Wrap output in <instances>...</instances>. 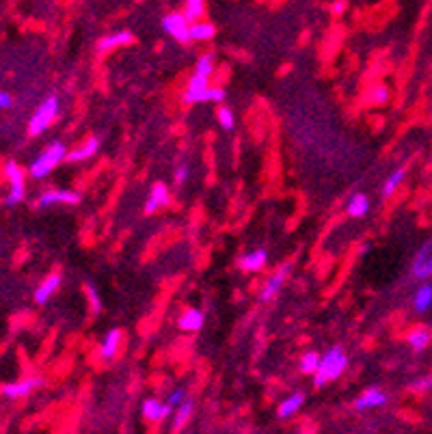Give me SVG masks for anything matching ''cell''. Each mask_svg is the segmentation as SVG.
Segmentation results:
<instances>
[{
	"label": "cell",
	"instance_id": "2",
	"mask_svg": "<svg viewBox=\"0 0 432 434\" xmlns=\"http://www.w3.org/2000/svg\"><path fill=\"white\" fill-rule=\"evenodd\" d=\"M65 158H67V149H65V145H63V143H58V141H54L50 147H46V152L39 154V156L33 160V164H31V175H33L35 179L46 177V175H50V173L56 169V164H61Z\"/></svg>",
	"mask_w": 432,
	"mask_h": 434
},
{
	"label": "cell",
	"instance_id": "5",
	"mask_svg": "<svg viewBox=\"0 0 432 434\" xmlns=\"http://www.w3.org/2000/svg\"><path fill=\"white\" fill-rule=\"evenodd\" d=\"M7 179H9V197L7 203L9 205H18L24 197H26V188H24V171L20 169L18 162H7Z\"/></svg>",
	"mask_w": 432,
	"mask_h": 434
},
{
	"label": "cell",
	"instance_id": "18",
	"mask_svg": "<svg viewBox=\"0 0 432 434\" xmlns=\"http://www.w3.org/2000/svg\"><path fill=\"white\" fill-rule=\"evenodd\" d=\"M303 402H305V396H303V393H292V396H288L286 400H283V402L279 404L277 415H279L281 419H288V417H292V415H296V413L301 411Z\"/></svg>",
	"mask_w": 432,
	"mask_h": 434
},
{
	"label": "cell",
	"instance_id": "27",
	"mask_svg": "<svg viewBox=\"0 0 432 434\" xmlns=\"http://www.w3.org/2000/svg\"><path fill=\"white\" fill-rule=\"evenodd\" d=\"M190 415H192V402L184 400L180 407H177V413H175V419H173V430H182L190 419Z\"/></svg>",
	"mask_w": 432,
	"mask_h": 434
},
{
	"label": "cell",
	"instance_id": "8",
	"mask_svg": "<svg viewBox=\"0 0 432 434\" xmlns=\"http://www.w3.org/2000/svg\"><path fill=\"white\" fill-rule=\"evenodd\" d=\"M387 393L383 391V389L378 387H372V389H365V391L354 400V409L356 411H372V409H380L387 404Z\"/></svg>",
	"mask_w": 432,
	"mask_h": 434
},
{
	"label": "cell",
	"instance_id": "32",
	"mask_svg": "<svg viewBox=\"0 0 432 434\" xmlns=\"http://www.w3.org/2000/svg\"><path fill=\"white\" fill-rule=\"evenodd\" d=\"M87 296H89V301H91V309H93V313H98V311H100V307H102V303H100V296H98V292H95V288L91 286V283H89V286H87Z\"/></svg>",
	"mask_w": 432,
	"mask_h": 434
},
{
	"label": "cell",
	"instance_id": "21",
	"mask_svg": "<svg viewBox=\"0 0 432 434\" xmlns=\"http://www.w3.org/2000/svg\"><path fill=\"white\" fill-rule=\"evenodd\" d=\"M430 307H432V286H420V290L415 292V296H413V309L417 311V313H426V311H430Z\"/></svg>",
	"mask_w": 432,
	"mask_h": 434
},
{
	"label": "cell",
	"instance_id": "13",
	"mask_svg": "<svg viewBox=\"0 0 432 434\" xmlns=\"http://www.w3.org/2000/svg\"><path fill=\"white\" fill-rule=\"evenodd\" d=\"M167 203H169V188L165 184H154L150 190V199L145 203V214H154Z\"/></svg>",
	"mask_w": 432,
	"mask_h": 434
},
{
	"label": "cell",
	"instance_id": "22",
	"mask_svg": "<svg viewBox=\"0 0 432 434\" xmlns=\"http://www.w3.org/2000/svg\"><path fill=\"white\" fill-rule=\"evenodd\" d=\"M214 35H216V28L210 22L197 20V22L190 24V39H195V41H210Z\"/></svg>",
	"mask_w": 432,
	"mask_h": 434
},
{
	"label": "cell",
	"instance_id": "25",
	"mask_svg": "<svg viewBox=\"0 0 432 434\" xmlns=\"http://www.w3.org/2000/svg\"><path fill=\"white\" fill-rule=\"evenodd\" d=\"M405 177H407V169H398V171H394L389 177H387V182H385V186H383V197H385V199H389L391 194L400 188V184L405 182Z\"/></svg>",
	"mask_w": 432,
	"mask_h": 434
},
{
	"label": "cell",
	"instance_id": "38",
	"mask_svg": "<svg viewBox=\"0 0 432 434\" xmlns=\"http://www.w3.org/2000/svg\"><path fill=\"white\" fill-rule=\"evenodd\" d=\"M344 9H346L344 0H337V3H333V13H344Z\"/></svg>",
	"mask_w": 432,
	"mask_h": 434
},
{
	"label": "cell",
	"instance_id": "31",
	"mask_svg": "<svg viewBox=\"0 0 432 434\" xmlns=\"http://www.w3.org/2000/svg\"><path fill=\"white\" fill-rule=\"evenodd\" d=\"M216 119H218V124H220L223 128H225V130H231V128H234V124H236L234 113H231L229 108H225V106H220V108H218Z\"/></svg>",
	"mask_w": 432,
	"mask_h": 434
},
{
	"label": "cell",
	"instance_id": "11",
	"mask_svg": "<svg viewBox=\"0 0 432 434\" xmlns=\"http://www.w3.org/2000/svg\"><path fill=\"white\" fill-rule=\"evenodd\" d=\"M288 273H290V266H281L275 275H271V279L266 281V286H264V290L260 294V301L262 303H271L273 298L279 294V290L283 288V283H286Z\"/></svg>",
	"mask_w": 432,
	"mask_h": 434
},
{
	"label": "cell",
	"instance_id": "15",
	"mask_svg": "<svg viewBox=\"0 0 432 434\" xmlns=\"http://www.w3.org/2000/svg\"><path fill=\"white\" fill-rule=\"evenodd\" d=\"M58 286H61V275H58V273L48 275L46 279L41 281V286L35 290V303H37V305L48 303V301H50V296L58 290Z\"/></svg>",
	"mask_w": 432,
	"mask_h": 434
},
{
	"label": "cell",
	"instance_id": "10",
	"mask_svg": "<svg viewBox=\"0 0 432 434\" xmlns=\"http://www.w3.org/2000/svg\"><path fill=\"white\" fill-rule=\"evenodd\" d=\"M171 411H173V407L169 402H160L156 398H147L143 402V417L147 419V422L158 424V422H162V419H167L171 415Z\"/></svg>",
	"mask_w": 432,
	"mask_h": 434
},
{
	"label": "cell",
	"instance_id": "36",
	"mask_svg": "<svg viewBox=\"0 0 432 434\" xmlns=\"http://www.w3.org/2000/svg\"><path fill=\"white\" fill-rule=\"evenodd\" d=\"M11 104H13V98L5 91H0V111H5V108H11Z\"/></svg>",
	"mask_w": 432,
	"mask_h": 434
},
{
	"label": "cell",
	"instance_id": "34",
	"mask_svg": "<svg viewBox=\"0 0 432 434\" xmlns=\"http://www.w3.org/2000/svg\"><path fill=\"white\" fill-rule=\"evenodd\" d=\"M184 400H186V396H184V389H175V391L169 396V400H167V402L171 404L173 409H177V407H180V404H182Z\"/></svg>",
	"mask_w": 432,
	"mask_h": 434
},
{
	"label": "cell",
	"instance_id": "30",
	"mask_svg": "<svg viewBox=\"0 0 432 434\" xmlns=\"http://www.w3.org/2000/svg\"><path fill=\"white\" fill-rule=\"evenodd\" d=\"M411 391L415 393H428L432 391V374H428V376H422V378H415L411 385H409Z\"/></svg>",
	"mask_w": 432,
	"mask_h": 434
},
{
	"label": "cell",
	"instance_id": "12",
	"mask_svg": "<svg viewBox=\"0 0 432 434\" xmlns=\"http://www.w3.org/2000/svg\"><path fill=\"white\" fill-rule=\"evenodd\" d=\"M80 201V194L73 192V190H48L43 192L39 197V205L41 207H50L56 203H69V205H76Z\"/></svg>",
	"mask_w": 432,
	"mask_h": 434
},
{
	"label": "cell",
	"instance_id": "17",
	"mask_svg": "<svg viewBox=\"0 0 432 434\" xmlns=\"http://www.w3.org/2000/svg\"><path fill=\"white\" fill-rule=\"evenodd\" d=\"M134 41V35L130 31H117L113 35H106L100 43H98V50L100 52H106V50H113V48H122V46H130V43Z\"/></svg>",
	"mask_w": 432,
	"mask_h": 434
},
{
	"label": "cell",
	"instance_id": "1",
	"mask_svg": "<svg viewBox=\"0 0 432 434\" xmlns=\"http://www.w3.org/2000/svg\"><path fill=\"white\" fill-rule=\"evenodd\" d=\"M348 367V354L344 352L341 346H333L324 352V356L320 358V367L314 374V385L316 387H324L331 380H337L341 374Z\"/></svg>",
	"mask_w": 432,
	"mask_h": 434
},
{
	"label": "cell",
	"instance_id": "4",
	"mask_svg": "<svg viewBox=\"0 0 432 434\" xmlns=\"http://www.w3.org/2000/svg\"><path fill=\"white\" fill-rule=\"evenodd\" d=\"M190 24L192 22L180 11H173V13H169V16L162 18V28H165V33L171 35L175 41H180V43L192 41L190 39Z\"/></svg>",
	"mask_w": 432,
	"mask_h": 434
},
{
	"label": "cell",
	"instance_id": "14",
	"mask_svg": "<svg viewBox=\"0 0 432 434\" xmlns=\"http://www.w3.org/2000/svg\"><path fill=\"white\" fill-rule=\"evenodd\" d=\"M203 322H205L203 311L190 307L180 316V320H177V326H180L182 331H186V333H197V331H201V328H203Z\"/></svg>",
	"mask_w": 432,
	"mask_h": 434
},
{
	"label": "cell",
	"instance_id": "20",
	"mask_svg": "<svg viewBox=\"0 0 432 434\" xmlns=\"http://www.w3.org/2000/svg\"><path fill=\"white\" fill-rule=\"evenodd\" d=\"M119 343H122V331H119V328H113V331L106 333V337H104L102 346H100L102 358H113L119 350Z\"/></svg>",
	"mask_w": 432,
	"mask_h": 434
},
{
	"label": "cell",
	"instance_id": "26",
	"mask_svg": "<svg viewBox=\"0 0 432 434\" xmlns=\"http://www.w3.org/2000/svg\"><path fill=\"white\" fill-rule=\"evenodd\" d=\"M203 13H205V0H184V16L190 22L201 20Z\"/></svg>",
	"mask_w": 432,
	"mask_h": 434
},
{
	"label": "cell",
	"instance_id": "19",
	"mask_svg": "<svg viewBox=\"0 0 432 434\" xmlns=\"http://www.w3.org/2000/svg\"><path fill=\"white\" fill-rule=\"evenodd\" d=\"M98 149H100V139L93 137V139H89L82 147H76L73 152H69L67 154V160L69 162H84L89 158H93Z\"/></svg>",
	"mask_w": 432,
	"mask_h": 434
},
{
	"label": "cell",
	"instance_id": "3",
	"mask_svg": "<svg viewBox=\"0 0 432 434\" xmlns=\"http://www.w3.org/2000/svg\"><path fill=\"white\" fill-rule=\"evenodd\" d=\"M56 115H58V100L54 95L43 100L37 106V111L33 113L31 122H28V132H31L33 137H37V134H41L43 130H48L52 126Z\"/></svg>",
	"mask_w": 432,
	"mask_h": 434
},
{
	"label": "cell",
	"instance_id": "24",
	"mask_svg": "<svg viewBox=\"0 0 432 434\" xmlns=\"http://www.w3.org/2000/svg\"><path fill=\"white\" fill-rule=\"evenodd\" d=\"M346 209H348V216L361 218L370 212V199L365 197V194H352Z\"/></svg>",
	"mask_w": 432,
	"mask_h": 434
},
{
	"label": "cell",
	"instance_id": "23",
	"mask_svg": "<svg viewBox=\"0 0 432 434\" xmlns=\"http://www.w3.org/2000/svg\"><path fill=\"white\" fill-rule=\"evenodd\" d=\"M430 331L428 328H413V331L407 335V341H409V346L415 350V352H422V350H426L428 348V343H430Z\"/></svg>",
	"mask_w": 432,
	"mask_h": 434
},
{
	"label": "cell",
	"instance_id": "35",
	"mask_svg": "<svg viewBox=\"0 0 432 434\" xmlns=\"http://www.w3.org/2000/svg\"><path fill=\"white\" fill-rule=\"evenodd\" d=\"M186 179H188V167L180 164V167L175 169V182H177V184H184Z\"/></svg>",
	"mask_w": 432,
	"mask_h": 434
},
{
	"label": "cell",
	"instance_id": "29",
	"mask_svg": "<svg viewBox=\"0 0 432 434\" xmlns=\"http://www.w3.org/2000/svg\"><path fill=\"white\" fill-rule=\"evenodd\" d=\"M197 73H201V76H212L214 71V54H201L199 61H197V67H195Z\"/></svg>",
	"mask_w": 432,
	"mask_h": 434
},
{
	"label": "cell",
	"instance_id": "28",
	"mask_svg": "<svg viewBox=\"0 0 432 434\" xmlns=\"http://www.w3.org/2000/svg\"><path fill=\"white\" fill-rule=\"evenodd\" d=\"M299 367H301L303 374H311V376H314V374L318 372V367H320V354L318 352H305Z\"/></svg>",
	"mask_w": 432,
	"mask_h": 434
},
{
	"label": "cell",
	"instance_id": "6",
	"mask_svg": "<svg viewBox=\"0 0 432 434\" xmlns=\"http://www.w3.org/2000/svg\"><path fill=\"white\" fill-rule=\"evenodd\" d=\"M41 385H43V378H39V376H28V378H22V380L5 385L3 389H0V393H3L5 398H9V400H22L26 396H31L35 389H39Z\"/></svg>",
	"mask_w": 432,
	"mask_h": 434
},
{
	"label": "cell",
	"instance_id": "7",
	"mask_svg": "<svg viewBox=\"0 0 432 434\" xmlns=\"http://www.w3.org/2000/svg\"><path fill=\"white\" fill-rule=\"evenodd\" d=\"M413 277L426 281L432 277V238L417 251V255L413 260Z\"/></svg>",
	"mask_w": 432,
	"mask_h": 434
},
{
	"label": "cell",
	"instance_id": "33",
	"mask_svg": "<svg viewBox=\"0 0 432 434\" xmlns=\"http://www.w3.org/2000/svg\"><path fill=\"white\" fill-rule=\"evenodd\" d=\"M225 100V91H223L220 87H210L207 89V93H205V102H223Z\"/></svg>",
	"mask_w": 432,
	"mask_h": 434
},
{
	"label": "cell",
	"instance_id": "16",
	"mask_svg": "<svg viewBox=\"0 0 432 434\" xmlns=\"http://www.w3.org/2000/svg\"><path fill=\"white\" fill-rule=\"evenodd\" d=\"M268 262V253L264 249H255L240 258V268L245 273H260Z\"/></svg>",
	"mask_w": 432,
	"mask_h": 434
},
{
	"label": "cell",
	"instance_id": "37",
	"mask_svg": "<svg viewBox=\"0 0 432 434\" xmlns=\"http://www.w3.org/2000/svg\"><path fill=\"white\" fill-rule=\"evenodd\" d=\"M376 104H383V102H387V89L385 87H378L376 89V98H372Z\"/></svg>",
	"mask_w": 432,
	"mask_h": 434
},
{
	"label": "cell",
	"instance_id": "9",
	"mask_svg": "<svg viewBox=\"0 0 432 434\" xmlns=\"http://www.w3.org/2000/svg\"><path fill=\"white\" fill-rule=\"evenodd\" d=\"M210 78L207 76H201V73H192V78L186 87V93H184V102L186 104H199V102H205V93L207 89H210Z\"/></svg>",
	"mask_w": 432,
	"mask_h": 434
}]
</instances>
